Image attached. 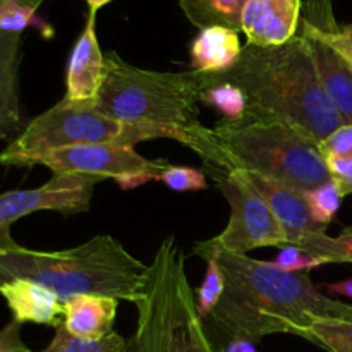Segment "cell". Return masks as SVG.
Listing matches in <instances>:
<instances>
[{
    "label": "cell",
    "mask_w": 352,
    "mask_h": 352,
    "mask_svg": "<svg viewBox=\"0 0 352 352\" xmlns=\"http://www.w3.org/2000/svg\"><path fill=\"white\" fill-rule=\"evenodd\" d=\"M226 275V294L212 313L223 333L260 340L274 333L306 339L318 320L352 322V305L322 294L308 274H291L248 254L213 251Z\"/></svg>",
    "instance_id": "1"
},
{
    "label": "cell",
    "mask_w": 352,
    "mask_h": 352,
    "mask_svg": "<svg viewBox=\"0 0 352 352\" xmlns=\"http://www.w3.org/2000/svg\"><path fill=\"white\" fill-rule=\"evenodd\" d=\"M205 74L165 72L136 67L116 52L105 54V81L95 105L119 122L167 129L175 141L191 148L213 177L229 174L230 165L210 127L199 122Z\"/></svg>",
    "instance_id": "2"
},
{
    "label": "cell",
    "mask_w": 352,
    "mask_h": 352,
    "mask_svg": "<svg viewBox=\"0 0 352 352\" xmlns=\"http://www.w3.org/2000/svg\"><path fill=\"white\" fill-rule=\"evenodd\" d=\"M232 82L248 96V110L294 127L322 144L342 126L327 96L302 34L278 47H243L239 60L223 74H205V88Z\"/></svg>",
    "instance_id": "3"
},
{
    "label": "cell",
    "mask_w": 352,
    "mask_h": 352,
    "mask_svg": "<svg viewBox=\"0 0 352 352\" xmlns=\"http://www.w3.org/2000/svg\"><path fill=\"white\" fill-rule=\"evenodd\" d=\"M146 272L148 265L109 234L54 253L19 246L10 234L0 236V285L26 278L54 291L62 302L79 294H98L136 305Z\"/></svg>",
    "instance_id": "4"
},
{
    "label": "cell",
    "mask_w": 352,
    "mask_h": 352,
    "mask_svg": "<svg viewBox=\"0 0 352 352\" xmlns=\"http://www.w3.org/2000/svg\"><path fill=\"white\" fill-rule=\"evenodd\" d=\"M134 306L136 330L122 352H219L206 336L186 275L184 251L174 234L162 241L148 265Z\"/></svg>",
    "instance_id": "5"
},
{
    "label": "cell",
    "mask_w": 352,
    "mask_h": 352,
    "mask_svg": "<svg viewBox=\"0 0 352 352\" xmlns=\"http://www.w3.org/2000/svg\"><path fill=\"white\" fill-rule=\"evenodd\" d=\"M213 140L230 170L250 172L306 192L330 181L320 144L272 117L248 110L239 119H222Z\"/></svg>",
    "instance_id": "6"
},
{
    "label": "cell",
    "mask_w": 352,
    "mask_h": 352,
    "mask_svg": "<svg viewBox=\"0 0 352 352\" xmlns=\"http://www.w3.org/2000/svg\"><path fill=\"white\" fill-rule=\"evenodd\" d=\"M157 138L175 140V134L160 127L119 122L100 112L95 103H76L62 98L47 112L34 117L16 140L7 144L0 153V164L26 167L34 165L41 155L60 148L95 143L136 146L141 141Z\"/></svg>",
    "instance_id": "7"
},
{
    "label": "cell",
    "mask_w": 352,
    "mask_h": 352,
    "mask_svg": "<svg viewBox=\"0 0 352 352\" xmlns=\"http://www.w3.org/2000/svg\"><path fill=\"white\" fill-rule=\"evenodd\" d=\"M217 186L230 206L229 223L219 236L196 243L192 254L205 258L213 251L248 254L258 248L289 246L284 229L277 222L267 201L244 179L243 172L234 168L229 174L215 177Z\"/></svg>",
    "instance_id": "8"
},
{
    "label": "cell",
    "mask_w": 352,
    "mask_h": 352,
    "mask_svg": "<svg viewBox=\"0 0 352 352\" xmlns=\"http://www.w3.org/2000/svg\"><path fill=\"white\" fill-rule=\"evenodd\" d=\"M34 165L50 168L54 175H88L113 179L122 191L158 181L167 162L148 160L134 146L120 143L78 144L48 151L36 158Z\"/></svg>",
    "instance_id": "9"
},
{
    "label": "cell",
    "mask_w": 352,
    "mask_h": 352,
    "mask_svg": "<svg viewBox=\"0 0 352 352\" xmlns=\"http://www.w3.org/2000/svg\"><path fill=\"white\" fill-rule=\"evenodd\" d=\"M100 179L88 175H54L40 188L19 189L0 195V236L10 234V226L34 212H57L64 217L89 210Z\"/></svg>",
    "instance_id": "10"
},
{
    "label": "cell",
    "mask_w": 352,
    "mask_h": 352,
    "mask_svg": "<svg viewBox=\"0 0 352 352\" xmlns=\"http://www.w3.org/2000/svg\"><path fill=\"white\" fill-rule=\"evenodd\" d=\"M302 0H248L241 31L248 45L278 47L298 36Z\"/></svg>",
    "instance_id": "11"
},
{
    "label": "cell",
    "mask_w": 352,
    "mask_h": 352,
    "mask_svg": "<svg viewBox=\"0 0 352 352\" xmlns=\"http://www.w3.org/2000/svg\"><path fill=\"white\" fill-rule=\"evenodd\" d=\"M96 12H89L85 30L76 40L65 71V100L95 103L105 81V54L96 36Z\"/></svg>",
    "instance_id": "12"
},
{
    "label": "cell",
    "mask_w": 352,
    "mask_h": 352,
    "mask_svg": "<svg viewBox=\"0 0 352 352\" xmlns=\"http://www.w3.org/2000/svg\"><path fill=\"white\" fill-rule=\"evenodd\" d=\"M241 172H243L244 179L256 189L258 195L267 201L268 208L272 210L287 236L289 246H294L301 237L308 236V234L327 232V227H320L313 222L308 205H306L305 192L296 191V189L261 177V175L250 174L244 170Z\"/></svg>",
    "instance_id": "13"
},
{
    "label": "cell",
    "mask_w": 352,
    "mask_h": 352,
    "mask_svg": "<svg viewBox=\"0 0 352 352\" xmlns=\"http://www.w3.org/2000/svg\"><path fill=\"white\" fill-rule=\"evenodd\" d=\"M0 296L17 323H40L60 327L64 323V302L45 285L26 278H14L0 285Z\"/></svg>",
    "instance_id": "14"
},
{
    "label": "cell",
    "mask_w": 352,
    "mask_h": 352,
    "mask_svg": "<svg viewBox=\"0 0 352 352\" xmlns=\"http://www.w3.org/2000/svg\"><path fill=\"white\" fill-rule=\"evenodd\" d=\"M308 41L313 64L327 96L344 124H352V65L329 43L309 31L301 30Z\"/></svg>",
    "instance_id": "15"
},
{
    "label": "cell",
    "mask_w": 352,
    "mask_h": 352,
    "mask_svg": "<svg viewBox=\"0 0 352 352\" xmlns=\"http://www.w3.org/2000/svg\"><path fill=\"white\" fill-rule=\"evenodd\" d=\"M117 299L98 294H79L64 302V329L81 339H103L113 332L119 308Z\"/></svg>",
    "instance_id": "16"
},
{
    "label": "cell",
    "mask_w": 352,
    "mask_h": 352,
    "mask_svg": "<svg viewBox=\"0 0 352 352\" xmlns=\"http://www.w3.org/2000/svg\"><path fill=\"white\" fill-rule=\"evenodd\" d=\"M23 33L0 30V133L21 129L19 64Z\"/></svg>",
    "instance_id": "17"
},
{
    "label": "cell",
    "mask_w": 352,
    "mask_h": 352,
    "mask_svg": "<svg viewBox=\"0 0 352 352\" xmlns=\"http://www.w3.org/2000/svg\"><path fill=\"white\" fill-rule=\"evenodd\" d=\"M243 54L237 31L222 26L199 30L191 43L192 71L203 74H223L230 71Z\"/></svg>",
    "instance_id": "18"
},
{
    "label": "cell",
    "mask_w": 352,
    "mask_h": 352,
    "mask_svg": "<svg viewBox=\"0 0 352 352\" xmlns=\"http://www.w3.org/2000/svg\"><path fill=\"white\" fill-rule=\"evenodd\" d=\"M246 2L248 0H179V6L199 30L222 26L239 33Z\"/></svg>",
    "instance_id": "19"
},
{
    "label": "cell",
    "mask_w": 352,
    "mask_h": 352,
    "mask_svg": "<svg viewBox=\"0 0 352 352\" xmlns=\"http://www.w3.org/2000/svg\"><path fill=\"white\" fill-rule=\"evenodd\" d=\"M294 246L320 258L327 263H352V227H346L339 236L315 232L301 237Z\"/></svg>",
    "instance_id": "20"
},
{
    "label": "cell",
    "mask_w": 352,
    "mask_h": 352,
    "mask_svg": "<svg viewBox=\"0 0 352 352\" xmlns=\"http://www.w3.org/2000/svg\"><path fill=\"white\" fill-rule=\"evenodd\" d=\"M126 340L116 330L103 339H81L64 329V325L55 329L52 342L40 352H122Z\"/></svg>",
    "instance_id": "21"
},
{
    "label": "cell",
    "mask_w": 352,
    "mask_h": 352,
    "mask_svg": "<svg viewBox=\"0 0 352 352\" xmlns=\"http://www.w3.org/2000/svg\"><path fill=\"white\" fill-rule=\"evenodd\" d=\"M201 102L219 110L223 119H239L248 112V96L239 86L232 82H215L203 89Z\"/></svg>",
    "instance_id": "22"
},
{
    "label": "cell",
    "mask_w": 352,
    "mask_h": 352,
    "mask_svg": "<svg viewBox=\"0 0 352 352\" xmlns=\"http://www.w3.org/2000/svg\"><path fill=\"white\" fill-rule=\"evenodd\" d=\"M305 340L329 352H352V322L318 320L313 323Z\"/></svg>",
    "instance_id": "23"
},
{
    "label": "cell",
    "mask_w": 352,
    "mask_h": 352,
    "mask_svg": "<svg viewBox=\"0 0 352 352\" xmlns=\"http://www.w3.org/2000/svg\"><path fill=\"white\" fill-rule=\"evenodd\" d=\"M206 274L196 291V308L201 318L212 316L226 294V275L215 256L206 258Z\"/></svg>",
    "instance_id": "24"
},
{
    "label": "cell",
    "mask_w": 352,
    "mask_h": 352,
    "mask_svg": "<svg viewBox=\"0 0 352 352\" xmlns=\"http://www.w3.org/2000/svg\"><path fill=\"white\" fill-rule=\"evenodd\" d=\"M342 198L344 196L340 195L339 188L332 181L305 192L309 215H311L313 222L320 227H329V223L336 219L337 212L342 205Z\"/></svg>",
    "instance_id": "25"
},
{
    "label": "cell",
    "mask_w": 352,
    "mask_h": 352,
    "mask_svg": "<svg viewBox=\"0 0 352 352\" xmlns=\"http://www.w3.org/2000/svg\"><path fill=\"white\" fill-rule=\"evenodd\" d=\"M160 182H164L168 189L177 192L188 191H203L208 188L205 172L184 165H168L160 174Z\"/></svg>",
    "instance_id": "26"
},
{
    "label": "cell",
    "mask_w": 352,
    "mask_h": 352,
    "mask_svg": "<svg viewBox=\"0 0 352 352\" xmlns=\"http://www.w3.org/2000/svg\"><path fill=\"white\" fill-rule=\"evenodd\" d=\"M272 263L284 272H291V274H306V272L313 270V268H318L322 267V265H325V261L313 256V254L306 253L305 250H301V248L298 246H284Z\"/></svg>",
    "instance_id": "27"
},
{
    "label": "cell",
    "mask_w": 352,
    "mask_h": 352,
    "mask_svg": "<svg viewBox=\"0 0 352 352\" xmlns=\"http://www.w3.org/2000/svg\"><path fill=\"white\" fill-rule=\"evenodd\" d=\"M323 157L352 158V124H342L339 129L333 131L322 144H320Z\"/></svg>",
    "instance_id": "28"
},
{
    "label": "cell",
    "mask_w": 352,
    "mask_h": 352,
    "mask_svg": "<svg viewBox=\"0 0 352 352\" xmlns=\"http://www.w3.org/2000/svg\"><path fill=\"white\" fill-rule=\"evenodd\" d=\"M327 168H329L330 181L339 188L340 195H352V158H340L327 155Z\"/></svg>",
    "instance_id": "29"
},
{
    "label": "cell",
    "mask_w": 352,
    "mask_h": 352,
    "mask_svg": "<svg viewBox=\"0 0 352 352\" xmlns=\"http://www.w3.org/2000/svg\"><path fill=\"white\" fill-rule=\"evenodd\" d=\"M0 352H33L21 336V323L12 320L0 329Z\"/></svg>",
    "instance_id": "30"
},
{
    "label": "cell",
    "mask_w": 352,
    "mask_h": 352,
    "mask_svg": "<svg viewBox=\"0 0 352 352\" xmlns=\"http://www.w3.org/2000/svg\"><path fill=\"white\" fill-rule=\"evenodd\" d=\"M223 352H258V351L253 340L243 339V337H234V339H230V342L227 344L226 351Z\"/></svg>",
    "instance_id": "31"
},
{
    "label": "cell",
    "mask_w": 352,
    "mask_h": 352,
    "mask_svg": "<svg viewBox=\"0 0 352 352\" xmlns=\"http://www.w3.org/2000/svg\"><path fill=\"white\" fill-rule=\"evenodd\" d=\"M327 291L332 292V294L344 296V298L352 299V278H347V280L336 282V284H327Z\"/></svg>",
    "instance_id": "32"
},
{
    "label": "cell",
    "mask_w": 352,
    "mask_h": 352,
    "mask_svg": "<svg viewBox=\"0 0 352 352\" xmlns=\"http://www.w3.org/2000/svg\"><path fill=\"white\" fill-rule=\"evenodd\" d=\"M109 2H112V0H86V3H88L89 7V12H96V10L102 9V7L107 6Z\"/></svg>",
    "instance_id": "33"
}]
</instances>
